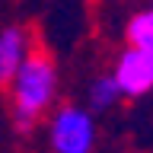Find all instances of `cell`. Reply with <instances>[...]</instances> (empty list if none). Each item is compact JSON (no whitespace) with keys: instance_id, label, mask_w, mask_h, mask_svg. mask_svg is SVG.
I'll return each mask as SVG.
<instances>
[{"instance_id":"obj_1","label":"cell","mask_w":153,"mask_h":153,"mask_svg":"<svg viewBox=\"0 0 153 153\" xmlns=\"http://www.w3.org/2000/svg\"><path fill=\"white\" fill-rule=\"evenodd\" d=\"M10 89V112H13V124L16 131H32L38 118L51 112V105L61 89V76H57V64L51 61L48 51L35 48V54L29 57L22 70L13 76Z\"/></svg>"},{"instance_id":"obj_2","label":"cell","mask_w":153,"mask_h":153,"mask_svg":"<svg viewBox=\"0 0 153 153\" xmlns=\"http://www.w3.org/2000/svg\"><path fill=\"white\" fill-rule=\"evenodd\" d=\"M48 150L51 153H93L96 118L83 105H57L48 118Z\"/></svg>"},{"instance_id":"obj_3","label":"cell","mask_w":153,"mask_h":153,"mask_svg":"<svg viewBox=\"0 0 153 153\" xmlns=\"http://www.w3.org/2000/svg\"><path fill=\"white\" fill-rule=\"evenodd\" d=\"M112 80L118 86V93L128 99L147 96L153 89V51H140V48H124L115 57Z\"/></svg>"},{"instance_id":"obj_4","label":"cell","mask_w":153,"mask_h":153,"mask_svg":"<svg viewBox=\"0 0 153 153\" xmlns=\"http://www.w3.org/2000/svg\"><path fill=\"white\" fill-rule=\"evenodd\" d=\"M32 54H35V38L26 26L19 22L0 26V86L13 83V76L22 70V64Z\"/></svg>"},{"instance_id":"obj_5","label":"cell","mask_w":153,"mask_h":153,"mask_svg":"<svg viewBox=\"0 0 153 153\" xmlns=\"http://www.w3.org/2000/svg\"><path fill=\"white\" fill-rule=\"evenodd\" d=\"M124 38L128 48H140V51H153V7L140 10L128 19L124 26Z\"/></svg>"},{"instance_id":"obj_6","label":"cell","mask_w":153,"mask_h":153,"mask_svg":"<svg viewBox=\"0 0 153 153\" xmlns=\"http://www.w3.org/2000/svg\"><path fill=\"white\" fill-rule=\"evenodd\" d=\"M118 99H121V93H118L112 74H99L93 83H89V89H86V105H89L93 112H105V108H112Z\"/></svg>"}]
</instances>
